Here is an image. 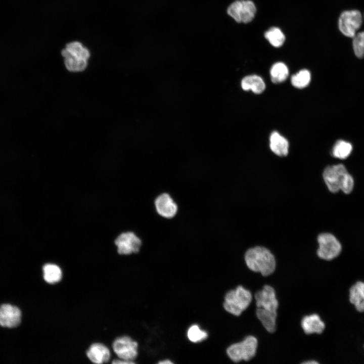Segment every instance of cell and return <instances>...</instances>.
I'll use <instances>...</instances> for the list:
<instances>
[{"instance_id": "cell-2", "label": "cell", "mask_w": 364, "mask_h": 364, "mask_svg": "<svg viewBox=\"0 0 364 364\" xmlns=\"http://www.w3.org/2000/svg\"><path fill=\"white\" fill-rule=\"evenodd\" d=\"M324 181L332 193L341 190L349 194L353 190L354 180L344 165L339 164L327 166L323 172Z\"/></svg>"}, {"instance_id": "cell-11", "label": "cell", "mask_w": 364, "mask_h": 364, "mask_svg": "<svg viewBox=\"0 0 364 364\" xmlns=\"http://www.w3.org/2000/svg\"><path fill=\"white\" fill-rule=\"evenodd\" d=\"M154 204L157 213L163 218H172L178 212V204L168 193L158 195L155 198Z\"/></svg>"}, {"instance_id": "cell-12", "label": "cell", "mask_w": 364, "mask_h": 364, "mask_svg": "<svg viewBox=\"0 0 364 364\" xmlns=\"http://www.w3.org/2000/svg\"><path fill=\"white\" fill-rule=\"evenodd\" d=\"M254 297L257 307L277 311L279 302L276 297L275 290L271 286L264 285L261 290L255 293Z\"/></svg>"}, {"instance_id": "cell-18", "label": "cell", "mask_w": 364, "mask_h": 364, "mask_svg": "<svg viewBox=\"0 0 364 364\" xmlns=\"http://www.w3.org/2000/svg\"><path fill=\"white\" fill-rule=\"evenodd\" d=\"M256 315L267 332L272 333L276 331L277 311H270L262 308L257 307Z\"/></svg>"}, {"instance_id": "cell-25", "label": "cell", "mask_w": 364, "mask_h": 364, "mask_svg": "<svg viewBox=\"0 0 364 364\" xmlns=\"http://www.w3.org/2000/svg\"><path fill=\"white\" fill-rule=\"evenodd\" d=\"M187 336L191 342L198 343L206 339L208 335L207 332L202 329L198 325L194 324L188 329Z\"/></svg>"}, {"instance_id": "cell-21", "label": "cell", "mask_w": 364, "mask_h": 364, "mask_svg": "<svg viewBox=\"0 0 364 364\" xmlns=\"http://www.w3.org/2000/svg\"><path fill=\"white\" fill-rule=\"evenodd\" d=\"M270 74L272 82L279 83L287 79L289 74V70L284 63L277 62L271 67Z\"/></svg>"}, {"instance_id": "cell-7", "label": "cell", "mask_w": 364, "mask_h": 364, "mask_svg": "<svg viewBox=\"0 0 364 364\" xmlns=\"http://www.w3.org/2000/svg\"><path fill=\"white\" fill-rule=\"evenodd\" d=\"M362 21V14L358 10L344 11L339 18V29L345 36L353 38L360 28Z\"/></svg>"}, {"instance_id": "cell-24", "label": "cell", "mask_w": 364, "mask_h": 364, "mask_svg": "<svg viewBox=\"0 0 364 364\" xmlns=\"http://www.w3.org/2000/svg\"><path fill=\"white\" fill-rule=\"evenodd\" d=\"M310 80V72L307 69H302L292 75L291 82L294 87L303 88L309 84Z\"/></svg>"}, {"instance_id": "cell-30", "label": "cell", "mask_w": 364, "mask_h": 364, "mask_svg": "<svg viewBox=\"0 0 364 364\" xmlns=\"http://www.w3.org/2000/svg\"><path fill=\"white\" fill-rule=\"evenodd\" d=\"M363 18H364V17H363Z\"/></svg>"}, {"instance_id": "cell-19", "label": "cell", "mask_w": 364, "mask_h": 364, "mask_svg": "<svg viewBox=\"0 0 364 364\" xmlns=\"http://www.w3.org/2000/svg\"><path fill=\"white\" fill-rule=\"evenodd\" d=\"M242 88L245 90H251L255 94H261L265 88L263 79L256 75L245 76L241 81Z\"/></svg>"}, {"instance_id": "cell-5", "label": "cell", "mask_w": 364, "mask_h": 364, "mask_svg": "<svg viewBox=\"0 0 364 364\" xmlns=\"http://www.w3.org/2000/svg\"><path fill=\"white\" fill-rule=\"evenodd\" d=\"M258 341L253 336H248L238 343H234L226 349V354L233 361H248L256 354Z\"/></svg>"}, {"instance_id": "cell-27", "label": "cell", "mask_w": 364, "mask_h": 364, "mask_svg": "<svg viewBox=\"0 0 364 364\" xmlns=\"http://www.w3.org/2000/svg\"><path fill=\"white\" fill-rule=\"evenodd\" d=\"M112 363L113 364H133L135 363L134 361H130L128 360H125L121 359H114Z\"/></svg>"}, {"instance_id": "cell-3", "label": "cell", "mask_w": 364, "mask_h": 364, "mask_svg": "<svg viewBox=\"0 0 364 364\" xmlns=\"http://www.w3.org/2000/svg\"><path fill=\"white\" fill-rule=\"evenodd\" d=\"M61 55L66 68L71 72L83 71L90 56L89 50L78 41L68 43L62 50Z\"/></svg>"}, {"instance_id": "cell-26", "label": "cell", "mask_w": 364, "mask_h": 364, "mask_svg": "<svg viewBox=\"0 0 364 364\" xmlns=\"http://www.w3.org/2000/svg\"><path fill=\"white\" fill-rule=\"evenodd\" d=\"M352 47L355 55L358 58L364 57V30L357 32L352 38Z\"/></svg>"}, {"instance_id": "cell-10", "label": "cell", "mask_w": 364, "mask_h": 364, "mask_svg": "<svg viewBox=\"0 0 364 364\" xmlns=\"http://www.w3.org/2000/svg\"><path fill=\"white\" fill-rule=\"evenodd\" d=\"M119 254L130 255L140 252L143 245L142 239L133 232L128 231L119 235L115 241Z\"/></svg>"}, {"instance_id": "cell-22", "label": "cell", "mask_w": 364, "mask_h": 364, "mask_svg": "<svg viewBox=\"0 0 364 364\" xmlns=\"http://www.w3.org/2000/svg\"><path fill=\"white\" fill-rule=\"evenodd\" d=\"M352 151V146L350 143L340 140L334 144L332 150V155L337 158L344 159L347 158Z\"/></svg>"}, {"instance_id": "cell-28", "label": "cell", "mask_w": 364, "mask_h": 364, "mask_svg": "<svg viewBox=\"0 0 364 364\" xmlns=\"http://www.w3.org/2000/svg\"><path fill=\"white\" fill-rule=\"evenodd\" d=\"M158 363L159 364H172L173 362L169 359H164L160 360Z\"/></svg>"}, {"instance_id": "cell-1", "label": "cell", "mask_w": 364, "mask_h": 364, "mask_svg": "<svg viewBox=\"0 0 364 364\" xmlns=\"http://www.w3.org/2000/svg\"><path fill=\"white\" fill-rule=\"evenodd\" d=\"M244 259L247 267L252 271L268 276L275 270L276 262L275 256L267 248L257 246L248 249Z\"/></svg>"}, {"instance_id": "cell-16", "label": "cell", "mask_w": 364, "mask_h": 364, "mask_svg": "<svg viewBox=\"0 0 364 364\" xmlns=\"http://www.w3.org/2000/svg\"><path fill=\"white\" fill-rule=\"evenodd\" d=\"M349 300L356 310L364 312V282L357 281L353 284L349 290Z\"/></svg>"}, {"instance_id": "cell-4", "label": "cell", "mask_w": 364, "mask_h": 364, "mask_svg": "<svg viewBox=\"0 0 364 364\" xmlns=\"http://www.w3.org/2000/svg\"><path fill=\"white\" fill-rule=\"evenodd\" d=\"M252 299L250 291L242 286H238L226 293L223 306L228 312L239 316L248 308Z\"/></svg>"}, {"instance_id": "cell-13", "label": "cell", "mask_w": 364, "mask_h": 364, "mask_svg": "<svg viewBox=\"0 0 364 364\" xmlns=\"http://www.w3.org/2000/svg\"><path fill=\"white\" fill-rule=\"evenodd\" d=\"M21 312L16 306L4 304L0 307V325L2 327L14 328L21 322Z\"/></svg>"}, {"instance_id": "cell-14", "label": "cell", "mask_w": 364, "mask_h": 364, "mask_svg": "<svg viewBox=\"0 0 364 364\" xmlns=\"http://www.w3.org/2000/svg\"><path fill=\"white\" fill-rule=\"evenodd\" d=\"M89 360L96 364L107 362L111 357L109 348L104 344L96 343L92 344L86 352Z\"/></svg>"}, {"instance_id": "cell-29", "label": "cell", "mask_w": 364, "mask_h": 364, "mask_svg": "<svg viewBox=\"0 0 364 364\" xmlns=\"http://www.w3.org/2000/svg\"><path fill=\"white\" fill-rule=\"evenodd\" d=\"M318 363V362L317 361H315V360H309V361H305V362H303V363H305V364H315V363Z\"/></svg>"}, {"instance_id": "cell-15", "label": "cell", "mask_w": 364, "mask_h": 364, "mask_svg": "<svg viewBox=\"0 0 364 364\" xmlns=\"http://www.w3.org/2000/svg\"><path fill=\"white\" fill-rule=\"evenodd\" d=\"M301 326L306 334H320L325 328L324 322L316 313L304 316L301 320Z\"/></svg>"}, {"instance_id": "cell-6", "label": "cell", "mask_w": 364, "mask_h": 364, "mask_svg": "<svg viewBox=\"0 0 364 364\" xmlns=\"http://www.w3.org/2000/svg\"><path fill=\"white\" fill-rule=\"evenodd\" d=\"M226 12L236 22L247 23L254 19L256 8L250 0H237L229 5Z\"/></svg>"}, {"instance_id": "cell-17", "label": "cell", "mask_w": 364, "mask_h": 364, "mask_svg": "<svg viewBox=\"0 0 364 364\" xmlns=\"http://www.w3.org/2000/svg\"><path fill=\"white\" fill-rule=\"evenodd\" d=\"M269 147L271 151L279 156H286L289 150L287 140L277 131H273L269 137Z\"/></svg>"}, {"instance_id": "cell-20", "label": "cell", "mask_w": 364, "mask_h": 364, "mask_svg": "<svg viewBox=\"0 0 364 364\" xmlns=\"http://www.w3.org/2000/svg\"><path fill=\"white\" fill-rule=\"evenodd\" d=\"M43 277L48 283L54 284L59 282L62 278V271L57 264H46L42 267Z\"/></svg>"}, {"instance_id": "cell-9", "label": "cell", "mask_w": 364, "mask_h": 364, "mask_svg": "<svg viewBox=\"0 0 364 364\" xmlns=\"http://www.w3.org/2000/svg\"><path fill=\"white\" fill-rule=\"evenodd\" d=\"M112 348L119 359L134 361L138 355V343L127 336L117 338L113 342Z\"/></svg>"}, {"instance_id": "cell-23", "label": "cell", "mask_w": 364, "mask_h": 364, "mask_svg": "<svg viewBox=\"0 0 364 364\" xmlns=\"http://www.w3.org/2000/svg\"><path fill=\"white\" fill-rule=\"evenodd\" d=\"M264 37L271 45L276 48L282 46L285 40L284 33L276 27H271L267 30L264 33Z\"/></svg>"}, {"instance_id": "cell-8", "label": "cell", "mask_w": 364, "mask_h": 364, "mask_svg": "<svg viewBox=\"0 0 364 364\" xmlns=\"http://www.w3.org/2000/svg\"><path fill=\"white\" fill-rule=\"evenodd\" d=\"M317 242L319 245L317 255L321 259L331 260L340 254L342 247L340 243L333 235L323 233L318 235Z\"/></svg>"}]
</instances>
